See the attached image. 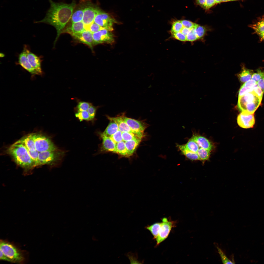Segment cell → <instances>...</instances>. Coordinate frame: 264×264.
I'll use <instances>...</instances> for the list:
<instances>
[{"instance_id": "obj_30", "label": "cell", "mask_w": 264, "mask_h": 264, "mask_svg": "<svg viewBox=\"0 0 264 264\" xmlns=\"http://www.w3.org/2000/svg\"><path fill=\"white\" fill-rule=\"evenodd\" d=\"M183 27L181 20H176L174 21L172 23L170 31L171 34L180 32Z\"/></svg>"}, {"instance_id": "obj_42", "label": "cell", "mask_w": 264, "mask_h": 264, "mask_svg": "<svg viewBox=\"0 0 264 264\" xmlns=\"http://www.w3.org/2000/svg\"><path fill=\"white\" fill-rule=\"evenodd\" d=\"M181 21L184 27L190 29L194 28L196 24V23L186 20H181Z\"/></svg>"}, {"instance_id": "obj_52", "label": "cell", "mask_w": 264, "mask_h": 264, "mask_svg": "<svg viewBox=\"0 0 264 264\" xmlns=\"http://www.w3.org/2000/svg\"><path fill=\"white\" fill-rule=\"evenodd\" d=\"M216 4L219 3L221 2V0H215Z\"/></svg>"}, {"instance_id": "obj_24", "label": "cell", "mask_w": 264, "mask_h": 264, "mask_svg": "<svg viewBox=\"0 0 264 264\" xmlns=\"http://www.w3.org/2000/svg\"><path fill=\"white\" fill-rule=\"evenodd\" d=\"M84 7L79 8L73 12L71 18L72 23L82 21V20L84 11Z\"/></svg>"}, {"instance_id": "obj_49", "label": "cell", "mask_w": 264, "mask_h": 264, "mask_svg": "<svg viewBox=\"0 0 264 264\" xmlns=\"http://www.w3.org/2000/svg\"><path fill=\"white\" fill-rule=\"evenodd\" d=\"M191 29L184 27L183 26L182 29L181 31L179 32L182 33L184 35L186 36L189 33Z\"/></svg>"}, {"instance_id": "obj_5", "label": "cell", "mask_w": 264, "mask_h": 264, "mask_svg": "<svg viewBox=\"0 0 264 264\" xmlns=\"http://www.w3.org/2000/svg\"><path fill=\"white\" fill-rule=\"evenodd\" d=\"M63 153L56 150L39 152L38 160L40 165H59L61 162Z\"/></svg>"}, {"instance_id": "obj_8", "label": "cell", "mask_w": 264, "mask_h": 264, "mask_svg": "<svg viewBox=\"0 0 264 264\" xmlns=\"http://www.w3.org/2000/svg\"><path fill=\"white\" fill-rule=\"evenodd\" d=\"M94 22L110 31L113 30V25L117 22L108 14L100 10L96 16Z\"/></svg>"}, {"instance_id": "obj_37", "label": "cell", "mask_w": 264, "mask_h": 264, "mask_svg": "<svg viewBox=\"0 0 264 264\" xmlns=\"http://www.w3.org/2000/svg\"><path fill=\"white\" fill-rule=\"evenodd\" d=\"M198 39L194 28L191 29L186 36V41L193 42Z\"/></svg>"}, {"instance_id": "obj_41", "label": "cell", "mask_w": 264, "mask_h": 264, "mask_svg": "<svg viewBox=\"0 0 264 264\" xmlns=\"http://www.w3.org/2000/svg\"><path fill=\"white\" fill-rule=\"evenodd\" d=\"M264 76V72L258 71L257 72L253 73L252 77V79L257 82Z\"/></svg>"}, {"instance_id": "obj_3", "label": "cell", "mask_w": 264, "mask_h": 264, "mask_svg": "<svg viewBox=\"0 0 264 264\" xmlns=\"http://www.w3.org/2000/svg\"><path fill=\"white\" fill-rule=\"evenodd\" d=\"M0 249L10 260L11 262L21 264L25 262L26 258L25 252L13 243L8 241L1 240Z\"/></svg>"}, {"instance_id": "obj_15", "label": "cell", "mask_w": 264, "mask_h": 264, "mask_svg": "<svg viewBox=\"0 0 264 264\" xmlns=\"http://www.w3.org/2000/svg\"><path fill=\"white\" fill-rule=\"evenodd\" d=\"M19 64L33 75H37L36 72L29 63L27 57L26 45H25L22 52L18 57Z\"/></svg>"}, {"instance_id": "obj_26", "label": "cell", "mask_w": 264, "mask_h": 264, "mask_svg": "<svg viewBox=\"0 0 264 264\" xmlns=\"http://www.w3.org/2000/svg\"><path fill=\"white\" fill-rule=\"evenodd\" d=\"M250 27L259 35L264 32V16L262 17L255 23L251 25Z\"/></svg>"}, {"instance_id": "obj_29", "label": "cell", "mask_w": 264, "mask_h": 264, "mask_svg": "<svg viewBox=\"0 0 264 264\" xmlns=\"http://www.w3.org/2000/svg\"><path fill=\"white\" fill-rule=\"evenodd\" d=\"M210 151L200 147L198 150L197 153L198 155L199 160L202 161L208 160L210 154Z\"/></svg>"}, {"instance_id": "obj_28", "label": "cell", "mask_w": 264, "mask_h": 264, "mask_svg": "<svg viewBox=\"0 0 264 264\" xmlns=\"http://www.w3.org/2000/svg\"><path fill=\"white\" fill-rule=\"evenodd\" d=\"M122 135L123 141L125 142L138 138L142 139L143 138L136 134L127 132H122Z\"/></svg>"}, {"instance_id": "obj_43", "label": "cell", "mask_w": 264, "mask_h": 264, "mask_svg": "<svg viewBox=\"0 0 264 264\" xmlns=\"http://www.w3.org/2000/svg\"><path fill=\"white\" fill-rule=\"evenodd\" d=\"M98 107H95L92 105L88 108V110L91 120L93 119L95 117L97 110Z\"/></svg>"}, {"instance_id": "obj_33", "label": "cell", "mask_w": 264, "mask_h": 264, "mask_svg": "<svg viewBox=\"0 0 264 264\" xmlns=\"http://www.w3.org/2000/svg\"><path fill=\"white\" fill-rule=\"evenodd\" d=\"M92 105L91 103L88 102H80L77 105L76 109L77 112L87 111L89 108Z\"/></svg>"}, {"instance_id": "obj_12", "label": "cell", "mask_w": 264, "mask_h": 264, "mask_svg": "<svg viewBox=\"0 0 264 264\" xmlns=\"http://www.w3.org/2000/svg\"><path fill=\"white\" fill-rule=\"evenodd\" d=\"M27 57L29 63L34 69L37 75H42L43 72L41 68L42 60L39 57L31 52L26 45Z\"/></svg>"}, {"instance_id": "obj_23", "label": "cell", "mask_w": 264, "mask_h": 264, "mask_svg": "<svg viewBox=\"0 0 264 264\" xmlns=\"http://www.w3.org/2000/svg\"><path fill=\"white\" fill-rule=\"evenodd\" d=\"M110 122L103 133L106 136L110 137L119 130L117 124L114 121Z\"/></svg>"}, {"instance_id": "obj_51", "label": "cell", "mask_w": 264, "mask_h": 264, "mask_svg": "<svg viewBox=\"0 0 264 264\" xmlns=\"http://www.w3.org/2000/svg\"><path fill=\"white\" fill-rule=\"evenodd\" d=\"M259 35L262 39L264 40V32L260 33Z\"/></svg>"}, {"instance_id": "obj_20", "label": "cell", "mask_w": 264, "mask_h": 264, "mask_svg": "<svg viewBox=\"0 0 264 264\" xmlns=\"http://www.w3.org/2000/svg\"><path fill=\"white\" fill-rule=\"evenodd\" d=\"M18 141L23 144L28 150L32 151L36 150L32 133L25 136Z\"/></svg>"}, {"instance_id": "obj_7", "label": "cell", "mask_w": 264, "mask_h": 264, "mask_svg": "<svg viewBox=\"0 0 264 264\" xmlns=\"http://www.w3.org/2000/svg\"><path fill=\"white\" fill-rule=\"evenodd\" d=\"M176 223V221H172L170 219L168 220L167 218L162 219L158 235L155 239L156 242V246L159 245L167 238Z\"/></svg>"}, {"instance_id": "obj_18", "label": "cell", "mask_w": 264, "mask_h": 264, "mask_svg": "<svg viewBox=\"0 0 264 264\" xmlns=\"http://www.w3.org/2000/svg\"><path fill=\"white\" fill-rule=\"evenodd\" d=\"M85 30V25L82 21L72 23L70 27L63 31L62 33H68L72 36L81 33Z\"/></svg>"}, {"instance_id": "obj_32", "label": "cell", "mask_w": 264, "mask_h": 264, "mask_svg": "<svg viewBox=\"0 0 264 264\" xmlns=\"http://www.w3.org/2000/svg\"><path fill=\"white\" fill-rule=\"evenodd\" d=\"M85 30L89 31L93 33L97 32L99 31L105 29L100 26L94 22L90 25L85 26Z\"/></svg>"}, {"instance_id": "obj_27", "label": "cell", "mask_w": 264, "mask_h": 264, "mask_svg": "<svg viewBox=\"0 0 264 264\" xmlns=\"http://www.w3.org/2000/svg\"><path fill=\"white\" fill-rule=\"evenodd\" d=\"M161 224V222H156L151 225H148L145 227L146 229L150 231L154 239H155L158 235Z\"/></svg>"}, {"instance_id": "obj_47", "label": "cell", "mask_w": 264, "mask_h": 264, "mask_svg": "<svg viewBox=\"0 0 264 264\" xmlns=\"http://www.w3.org/2000/svg\"><path fill=\"white\" fill-rule=\"evenodd\" d=\"M257 85L264 92V76L257 82Z\"/></svg>"}, {"instance_id": "obj_36", "label": "cell", "mask_w": 264, "mask_h": 264, "mask_svg": "<svg viewBox=\"0 0 264 264\" xmlns=\"http://www.w3.org/2000/svg\"><path fill=\"white\" fill-rule=\"evenodd\" d=\"M194 28L199 39L202 38L205 35L206 31V29L203 26L196 23Z\"/></svg>"}, {"instance_id": "obj_10", "label": "cell", "mask_w": 264, "mask_h": 264, "mask_svg": "<svg viewBox=\"0 0 264 264\" xmlns=\"http://www.w3.org/2000/svg\"><path fill=\"white\" fill-rule=\"evenodd\" d=\"M123 119L130 128L139 135L143 137L144 132L148 125L144 122L126 117L125 113Z\"/></svg>"}, {"instance_id": "obj_1", "label": "cell", "mask_w": 264, "mask_h": 264, "mask_svg": "<svg viewBox=\"0 0 264 264\" xmlns=\"http://www.w3.org/2000/svg\"><path fill=\"white\" fill-rule=\"evenodd\" d=\"M50 7L45 17L35 22L44 23L54 26L57 31V36L54 42L55 46L63 30L71 18L76 6L74 2L70 4L55 2L49 0Z\"/></svg>"}, {"instance_id": "obj_17", "label": "cell", "mask_w": 264, "mask_h": 264, "mask_svg": "<svg viewBox=\"0 0 264 264\" xmlns=\"http://www.w3.org/2000/svg\"><path fill=\"white\" fill-rule=\"evenodd\" d=\"M102 139V143L101 148V151L116 153V144L110 138L103 133L100 134Z\"/></svg>"}, {"instance_id": "obj_35", "label": "cell", "mask_w": 264, "mask_h": 264, "mask_svg": "<svg viewBox=\"0 0 264 264\" xmlns=\"http://www.w3.org/2000/svg\"><path fill=\"white\" fill-rule=\"evenodd\" d=\"M218 252L220 257L221 261L224 264H233L234 262H232L229 259L223 251L218 246H216Z\"/></svg>"}, {"instance_id": "obj_31", "label": "cell", "mask_w": 264, "mask_h": 264, "mask_svg": "<svg viewBox=\"0 0 264 264\" xmlns=\"http://www.w3.org/2000/svg\"><path fill=\"white\" fill-rule=\"evenodd\" d=\"M182 154L188 159L192 160H199L197 153H193L182 149L179 148Z\"/></svg>"}, {"instance_id": "obj_46", "label": "cell", "mask_w": 264, "mask_h": 264, "mask_svg": "<svg viewBox=\"0 0 264 264\" xmlns=\"http://www.w3.org/2000/svg\"><path fill=\"white\" fill-rule=\"evenodd\" d=\"M216 4L215 0H206L205 8L208 9L214 6Z\"/></svg>"}, {"instance_id": "obj_53", "label": "cell", "mask_w": 264, "mask_h": 264, "mask_svg": "<svg viewBox=\"0 0 264 264\" xmlns=\"http://www.w3.org/2000/svg\"><path fill=\"white\" fill-rule=\"evenodd\" d=\"M231 0H221V2H224L231 1Z\"/></svg>"}, {"instance_id": "obj_16", "label": "cell", "mask_w": 264, "mask_h": 264, "mask_svg": "<svg viewBox=\"0 0 264 264\" xmlns=\"http://www.w3.org/2000/svg\"><path fill=\"white\" fill-rule=\"evenodd\" d=\"M123 113L115 117H111L108 115L106 117L110 121H114L117 124L119 130L122 132H127L137 134L130 128L124 120L123 118Z\"/></svg>"}, {"instance_id": "obj_2", "label": "cell", "mask_w": 264, "mask_h": 264, "mask_svg": "<svg viewBox=\"0 0 264 264\" xmlns=\"http://www.w3.org/2000/svg\"><path fill=\"white\" fill-rule=\"evenodd\" d=\"M7 151L15 163L22 168L28 170L35 166L27 149L18 141L10 146Z\"/></svg>"}, {"instance_id": "obj_54", "label": "cell", "mask_w": 264, "mask_h": 264, "mask_svg": "<svg viewBox=\"0 0 264 264\" xmlns=\"http://www.w3.org/2000/svg\"><path fill=\"white\" fill-rule=\"evenodd\" d=\"M231 0V1H234V0Z\"/></svg>"}, {"instance_id": "obj_13", "label": "cell", "mask_w": 264, "mask_h": 264, "mask_svg": "<svg viewBox=\"0 0 264 264\" xmlns=\"http://www.w3.org/2000/svg\"><path fill=\"white\" fill-rule=\"evenodd\" d=\"M100 10L92 4L88 5L85 7L82 21L85 26L89 25L94 22L96 16Z\"/></svg>"}, {"instance_id": "obj_34", "label": "cell", "mask_w": 264, "mask_h": 264, "mask_svg": "<svg viewBox=\"0 0 264 264\" xmlns=\"http://www.w3.org/2000/svg\"><path fill=\"white\" fill-rule=\"evenodd\" d=\"M75 116L80 121L84 120L87 121L91 120L87 111L77 112L75 114Z\"/></svg>"}, {"instance_id": "obj_6", "label": "cell", "mask_w": 264, "mask_h": 264, "mask_svg": "<svg viewBox=\"0 0 264 264\" xmlns=\"http://www.w3.org/2000/svg\"><path fill=\"white\" fill-rule=\"evenodd\" d=\"M36 150L39 152L53 151L57 148L48 137L40 133H32Z\"/></svg>"}, {"instance_id": "obj_45", "label": "cell", "mask_w": 264, "mask_h": 264, "mask_svg": "<svg viewBox=\"0 0 264 264\" xmlns=\"http://www.w3.org/2000/svg\"><path fill=\"white\" fill-rule=\"evenodd\" d=\"M253 91L259 97L262 99L264 92L257 85L254 88Z\"/></svg>"}, {"instance_id": "obj_50", "label": "cell", "mask_w": 264, "mask_h": 264, "mask_svg": "<svg viewBox=\"0 0 264 264\" xmlns=\"http://www.w3.org/2000/svg\"><path fill=\"white\" fill-rule=\"evenodd\" d=\"M206 0H196L197 3L203 8H205Z\"/></svg>"}, {"instance_id": "obj_9", "label": "cell", "mask_w": 264, "mask_h": 264, "mask_svg": "<svg viewBox=\"0 0 264 264\" xmlns=\"http://www.w3.org/2000/svg\"><path fill=\"white\" fill-rule=\"evenodd\" d=\"M93 35L95 45L102 43L112 44L114 41L113 34L105 29L93 33Z\"/></svg>"}, {"instance_id": "obj_38", "label": "cell", "mask_w": 264, "mask_h": 264, "mask_svg": "<svg viewBox=\"0 0 264 264\" xmlns=\"http://www.w3.org/2000/svg\"><path fill=\"white\" fill-rule=\"evenodd\" d=\"M110 137L116 144L123 141L122 132L119 130Z\"/></svg>"}, {"instance_id": "obj_4", "label": "cell", "mask_w": 264, "mask_h": 264, "mask_svg": "<svg viewBox=\"0 0 264 264\" xmlns=\"http://www.w3.org/2000/svg\"><path fill=\"white\" fill-rule=\"evenodd\" d=\"M262 100L253 91L239 97L238 106L242 112L254 114L261 104Z\"/></svg>"}, {"instance_id": "obj_40", "label": "cell", "mask_w": 264, "mask_h": 264, "mask_svg": "<svg viewBox=\"0 0 264 264\" xmlns=\"http://www.w3.org/2000/svg\"><path fill=\"white\" fill-rule=\"evenodd\" d=\"M174 39L182 41H186V36L180 32L172 34Z\"/></svg>"}, {"instance_id": "obj_39", "label": "cell", "mask_w": 264, "mask_h": 264, "mask_svg": "<svg viewBox=\"0 0 264 264\" xmlns=\"http://www.w3.org/2000/svg\"><path fill=\"white\" fill-rule=\"evenodd\" d=\"M255 87L253 88L246 87L243 85L241 87L239 91V97L243 96L249 92L253 91Z\"/></svg>"}, {"instance_id": "obj_14", "label": "cell", "mask_w": 264, "mask_h": 264, "mask_svg": "<svg viewBox=\"0 0 264 264\" xmlns=\"http://www.w3.org/2000/svg\"><path fill=\"white\" fill-rule=\"evenodd\" d=\"M93 35V33L91 32L85 30L81 33L73 34L72 36L81 42L87 45L92 50L93 46L95 45Z\"/></svg>"}, {"instance_id": "obj_11", "label": "cell", "mask_w": 264, "mask_h": 264, "mask_svg": "<svg viewBox=\"0 0 264 264\" xmlns=\"http://www.w3.org/2000/svg\"><path fill=\"white\" fill-rule=\"evenodd\" d=\"M254 114H249L244 111H242L238 116L237 122L240 127L248 129L252 128L255 123Z\"/></svg>"}, {"instance_id": "obj_22", "label": "cell", "mask_w": 264, "mask_h": 264, "mask_svg": "<svg viewBox=\"0 0 264 264\" xmlns=\"http://www.w3.org/2000/svg\"><path fill=\"white\" fill-rule=\"evenodd\" d=\"M253 74V71L243 67L241 72L239 74V78L240 81L244 83L251 78Z\"/></svg>"}, {"instance_id": "obj_19", "label": "cell", "mask_w": 264, "mask_h": 264, "mask_svg": "<svg viewBox=\"0 0 264 264\" xmlns=\"http://www.w3.org/2000/svg\"><path fill=\"white\" fill-rule=\"evenodd\" d=\"M191 138L196 143L199 147L210 151L212 150V144L204 137L200 136L193 135Z\"/></svg>"}, {"instance_id": "obj_21", "label": "cell", "mask_w": 264, "mask_h": 264, "mask_svg": "<svg viewBox=\"0 0 264 264\" xmlns=\"http://www.w3.org/2000/svg\"><path fill=\"white\" fill-rule=\"evenodd\" d=\"M142 138H138L125 142L126 149L129 156L132 155L140 143Z\"/></svg>"}, {"instance_id": "obj_44", "label": "cell", "mask_w": 264, "mask_h": 264, "mask_svg": "<svg viewBox=\"0 0 264 264\" xmlns=\"http://www.w3.org/2000/svg\"><path fill=\"white\" fill-rule=\"evenodd\" d=\"M243 85L246 87L253 88L257 85V82L255 80L251 79L245 82Z\"/></svg>"}, {"instance_id": "obj_48", "label": "cell", "mask_w": 264, "mask_h": 264, "mask_svg": "<svg viewBox=\"0 0 264 264\" xmlns=\"http://www.w3.org/2000/svg\"><path fill=\"white\" fill-rule=\"evenodd\" d=\"M0 260L11 262L10 260L6 256L1 250H0Z\"/></svg>"}, {"instance_id": "obj_25", "label": "cell", "mask_w": 264, "mask_h": 264, "mask_svg": "<svg viewBox=\"0 0 264 264\" xmlns=\"http://www.w3.org/2000/svg\"><path fill=\"white\" fill-rule=\"evenodd\" d=\"M116 153L123 157H129L125 142L122 141L116 143Z\"/></svg>"}]
</instances>
